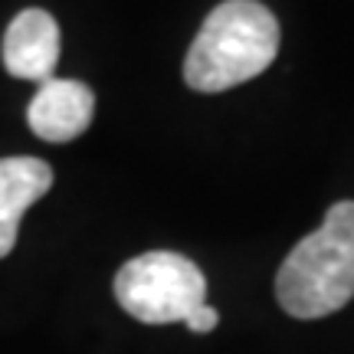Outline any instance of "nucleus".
<instances>
[{
	"instance_id": "nucleus-1",
	"label": "nucleus",
	"mask_w": 354,
	"mask_h": 354,
	"mask_svg": "<svg viewBox=\"0 0 354 354\" xmlns=\"http://www.w3.org/2000/svg\"><path fill=\"white\" fill-rule=\"evenodd\" d=\"M279 53V24L259 0H223L203 20L184 59L194 92H227L266 73Z\"/></svg>"
},
{
	"instance_id": "nucleus-2",
	"label": "nucleus",
	"mask_w": 354,
	"mask_h": 354,
	"mask_svg": "<svg viewBox=\"0 0 354 354\" xmlns=\"http://www.w3.org/2000/svg\"><path fill=\"white\" fill-rule=\"evenodd\" d=\"M279 305L295 318L331 315L354 299V201L335 203L279 269Z\"/></svg>"
},
{
	"instance_id": "nucleus-3",
	"label": "nucleus",
	"mask_w": 354,
	"mask_h": 354,
	"mask_svg": "<svg viewBox=\"0 0 354 354\" xmlns=\"http://www.w3.org/2000/svg\"><path fill=\"white\" fill-rule=\"evenodd\" d=\"M115 299L145 325L187 322L207 305V279L187 256L154 250L128 259L115 276Z\"/></svg>"
},
{
	"instance_id": "nucleus-4",
	"label": "nucleus",
	"mask_w": 354,
	"mask_h": 354,
	"mask_svg": "<svg viewBox=\"0 0 354 354\" xmlns=\"http://www.w3.org/2000/svg\"><path fill=\"white\" fill-rule=\"evenodd\" d=\"M56 63H59V24L39 7L20 10L3 33L7 73L43 86L56 79Z\"/></svg>"
},
{
	"instance_id": "nucleus-5",
	"label": "nucleus",
	"mask_w": 354,
	"mask_h": 354,
	"mask_svg": "<svg viewBox=\"0 0 354 354\" xmlns=\"http://www.w3.org/2000/svg\"><path fill=\"white\" fill-rule=\"evenodd\" d=\"M95 115V95L79 79H50L37 88L26 109V122L33 135L53 145L79 138Z\"/></svg>"
},
{
	"instance_id": "nucleus-6",
	"label": "nucleus",
	"mask_w": 354,
	"mask_h": 354,
	"mask_svg": "<svg viewBox=\"0 0 354 354\" xmlns=\"http://www.w3.org/2000/svg\"><path fill=\"white\" fill-rule=\"evenodd\" d=\"M53 187V167L39 158H0V259L10 256L20 216Z\"/></svg>"
},
{
	"instance_id": "nucleus-7",
	"label": "nucleus",
	"mask_w": 354,
	"mask_h": 354,
	"mask_svg": "<svg viewBox=\"0 0 354 354\" xmlns=\"http://www.w3.org/2000/svg\"><path fill=\"white\" fill-rule=\"evenodd\" d=\"M216 322H220V315H216L214 308H210V305H201V308H197V312H194L184 325H187L190 331H197V335H207V331L216 328Z\"/></svg>"
}]
</instances>
